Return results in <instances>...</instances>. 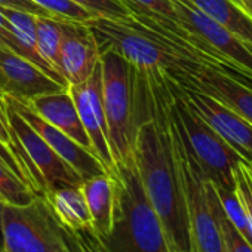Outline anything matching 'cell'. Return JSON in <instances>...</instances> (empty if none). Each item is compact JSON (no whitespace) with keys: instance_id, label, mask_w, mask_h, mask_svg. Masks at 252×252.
Returning <instances> with one entry per match:
<instances>
[{"instance_id":"6da1fadb","label":"cell","mask_w":252,"mask_h":252,"mask_svg":"<svg viewBox=\"0 0 252 252\" xmlns=\"http://www.w3.org/2000/svg\"><path fill=\"white\" fill-rule=\"evenodd\" d=\"M111 174L117 186L119 214L111 234L101 239L107 252H172L134 159L116 163Z\"/></svg>"},{"instance_id":"7a4b0ae2","label":"cell","mask_w":252,"mask_h":252,"mask_svg":"<svg viewBox=\"0 0 252 252\" xmlns=\"http://www.w3.org/2000/svg\"><path fill=\"white\" fill-rule=\"evenodd\" d=\"M2 252H82L76 231L65 227L45 196L27 205L3 202Z\"/></svg>"},{"instance_id":"3957f363","label":"cell","mask_w":252,"mask_h":252,"mask_svg":"<svg viewBox=\"0 0 252 252\" xmlns=\"http://www.w3.org/2000/svg\"><path fill=\"white\" fill-rule=\"evenodd\" d=\"M102 102L108 128V143L116 163L134 159L137 137L135 70L113 51L101 52Z\"/></svg>"},{"instance_id":"277c9868","label":"cell","mask_w":252,"mask_h":252,"mask_svg":"<svg viewBox=\"0 0 252 252\" xmlns=\"http://www.w3.org/2000/svg\"><path fill=\"white\" fill-rule=\"evenodd\" d=\"M172 117L189 155L214 186L234 190V171L243 159L180 96L174 82Z\"/></svg>"},{"instance_id":"5b68a950","label":"cell","mask_w":252,"mask_h":252,"mask_svg":"<svg viewBox=\"0 0 252 252\" xmlns=\"http://www.w3.org/2000/svg\"><path fill=\"white\" fill-rule=\"evenodd\" d=\"M172 134L184 186L191 236V249L194 252H225L224 239L211 199V181L203 177V174L189 155L187 149L184 147L183 140L175 126L174 117Z\"/></svg>"},{"instance_id":"8992f818","label":"cell","mask_w":252,"mask_h":252,"mask_svg":"<svg viewBox=\"0 0 252 252\" xmlns=\"http://www.w3.org/2000/svg\"><path fill=\"white\" fill-rule=\"evenodd\" d=\"M5 96V95H3ZM6 101L8 122L20 152L40 196L63 187L82 184V178L49 147V144L12 108Z\"/></svg>"},{"instance_id":"52a82bcc","label":"cell","mask_w":252,"mask_h":252,"mask_svg":"<svg viewBox=\"0 0 252 252\" xmlns=\"http://www.w3.org/2000/svg\"><path fill=\"white\" fill-rule=\"evenodd\" d=\"M178 23L215 52L239 77L252 85V48L189 0H171Z\"/></svg>"},{"instance_id":"ba28073f","label":"cell","mask_w":252,"mask_h":252,"mask_svg":"<svg viewBox=\"0 0 252 252\" xmlns=\"http://www.w3.org/2000/svg\"><path fill=\"white\" fill-rule=\"evenodd\" d=\"M180 96L245 160H252V125L212 95L174 83Z\"/></svg>"},{"instance_id":"9c48e42d","label":"cell","mask_w":252,"mask_h":252,"mask_svg":"<svg viewBox=\"0 0 252 252\" xmlns=\"http://www.w3.org/2000/svg\"><path fill=\"white\" fill-rule=\"evenodd\" d=\"M70 95L76 104L80 122L88 134L91 147L98 160L104 165L107 172L114 168V160L108 143V128L102 102V71L101 60L94 73L79 85L68 86Z\"/></svg>"},{"instance_id":"30bf717a","label":"cell","mask_w":252,"mask_h":252,"mask_svg":"<svg viewBox=\"0 0 252 252\" xmlns=\"http://www.w3.org/2000/svg\"><path fill=\"white\" fill-rule=\"evenodd\" d=\"M5 98L12 105V108L49 144V147L82 178V181L107 172L104 165L98 160V158L94 153H91L88 149L76 143L71 137H68L67 134L61 132L55 126L43 120L27 104L12 99L6 95Z\"/></svg>"},{"instance_id":"8fae6325","label":"cell","mask_w":252,"mask_h":252,"mask_svg":"<svg viewBox=\"0 0 252 252\" xmlns=\"http://www.w3.org/2000/svg\"><path fill=\"white\" fill-rule=\"evenodd\" d=\"M63 86L49 77L43 70L14 51L0 46V92L20 102L61 91Z\"/></svg>"},{"instance_id":"7c38bea8","label":"cell","mask_w":252,"mask_h":252,"mask_svg":"<svg viewBox=\"0 0 252 252\" xmlns=\"http://www.w3.org/2000/svg\"><path fill=\"white\" fill-rule=\"evenodd\" d=\"M177 85L199 89L212 95L252 125V85L208 64H200L196 70L177 82Z\"/></svg>"},{"instance_id":"4fadbf2b","label":"cell","mask_w":252,"mask_h":252,"mask_svg":"<svg viewBox=\"0 0 252 252\" xmlns=\"http://www.w3.org/2000/svg\"><path fill=\"white\" fill-rule=\"evenodd\" d=\"M101 60L99 46L85 23L64 21V39L60 54V73L65 83L85 82Z\"/></svg>"},{"instance_id":"5bb4252c","label":"cell","mask_w":252,"mask_h":252,"mask_svg":"<svg viewBox=\"0 0 252 252\" xmlns=\"http://www.w3.org/2000/svg\"><path fill=\"white\" fill-rule=\"evenodd\" d=\"M83 196L91 214V228L99 237L105 239L111 234L117 214L119 196L116 180L111 172L91 177L80 184Z\"/></svg>"},{"instance_id":"9a60e30c","label":"cell","mask_w":252,"mask_h":252,"mask_svg":"<svg viewBox=\"0 0 252 252\" xmlns=\"http://www.w3.org/2000/svg\"><path fill=\"white\" fill-rule=\"evenodd\" d=\"M27 105L43 120L71 137L76 143L88 149L91 153H94L68 88L40 95L27 102Z\"/></svg>"},{"instance_id":"2e32d148","label":"cell","mask_w":252,"mask_h":252,"mask_svg":"<svg viewBox=\"0 0 252 252\" xmlns=\"http://www.w3.org/2000/svg\"><path fill=\"white\" fill-rule=\"evenodd\" d=\"M5 15L9 23V30L15 39L18 54L33 64H36L40 70H43L49 77H52L55 82H58L63 86H68L64 79L55 73L40 57L39 49H37V30H36V15L20 11V9H12V8H5Z\"/></svg>"},{"instance_id":"e0dca14e","label":"cell","mask_w":252,"mask_h":252,"mask_svg":"<svg viewBox=\"0 0 252 252\" xmlns=\"http://www.w3.org/2000/svg\"><path fill=\"white\" fill-rule=\"evenodd\" d=\"M45 197L65 227L73 231L91 228V214L80 184L58 187Z\"/></svg>"},{"instance_id":"ac0fdd59","label":"cell","mask_w":252,"mask_h":252,"mask_svg":"<svg viewBox=\"0 0 252 252\" xmlns=\"http://www.w3.org/2000/svg\"><path fill=\"white\" fill-rule=\"evenodd\" d=\"M252 48V15L236 0H189Z\"/></svg>"},{"instance_id":"d6986e66","label":"cell","mask_w":252,"mask_h":252,"mask_svg":"<svg viewBox=\"0 0 252 252\" xmlns=\"http://www.w3.org/2000/svg\"><path fill=\"white\" fill-rule=\"evenodd\" d=\"M64 21L65 20H57L52 17H36L39 54L43 61L60 76V54L64 39Z\"/></svg>"},{"instance_id":"ffe728a7","label":"cell","mask_w":252,"mask_h":252,"mask_svg":"<svg viewBox=\"0 0 252 252\" xmlns=\"http://www.w3.org/2000/svg\"><path fill=\"white\" fill-rule=\"evenodd\" d=\"M37 194L0 160V197L6 203L27 205Z\"/></svg>"},{"instance_id":"44dd1931","label":"cell","mask_w":252,"mask_h":252,"mask_svg":"<svg viewBox=\"0 0 252 252\" xmlns=\"http://www.w3.org/2000/svg\"><path fill=\"white\" fill-rule=\"evenodd\" d=\"M211 199H212L215 215H217V220H218V224L221 228V234L224 239L225 252H252V245L237 231V228L227 218L212 183H211Z\"/></svg>"},{"instance_id":"7402d4cb","label":"cell","mask_w":252,"mask_h":252,"mask_svg":"<svg viewBox=\"0 0 252 252\" xmlns=\"http://www.w3.org/2000/svg\"><path fill=\"white\" fill-rule=\"evenodd\" d=\"M218 194V199L221 202V206L227 215V218L230 220V222L237 228V231L252 245V228L251 224L248 221V217L243 211V206L236 194L234 190H225L221 187L214 186Z\"/></svg>"},{"instance_id":"603a6c76","label":"cell","mask_w":252,"mask_h":252,"mask_svg":"<svg viewBox=\"0 0 252 252\" xmlns=\"http://www.w3.org/2000/svg\"><path fill=\"white\" fill-rule=\"evenodd\" d=\"M42 9L48 11L57 20H68L77 23H86L94 18L91 12L83 9L82 6L70 2V0H32Z\"/></svg>"},{"instance_id":"cb8c5ba5","label":"cell","mask_w":252,"mask_h":252,"mask_svg":"<svg viewBox=\"0 0 252 252\" xmlns=\"http://www.w3.org/2000/svg\"><path fill=\"white\" fill-rule=\"evenodd\" d=\"M70 2L82 6L94 17H102L116 21H125L131 18V11L120 0H70Z\"/></svg>"},{"instance_id":"d4e9b609","label":"cell","mask_w":252,"mask_h":252,"mask_svg":"<svg viewBox=\"0 0 252 252\" xmlns=\"http://www.w3.org/2000/svg\"><path fill=\"white\" fill-rule=\"evenodd\" d=\"M234 191L252 228V166L245 160L234 171Z\"/></svg>"},{"instance_id":"484cf974","label":"cell","mask_w":252,"mask_h":252,"mask_svg":"<svg viewBox=\"0 0 252 252\" xmlns=\"http://www.w3.org/2000/svg\"><path fill=\"white\" fill-rule=\"evenodd\" d=\"M131 12L144 14L153 18H165L178 23L171 0H120Z\"/></svg>"},{"instance_id":"4316f807","label":"cell","mask_w":252,"mask_h":252,"mask_svg":"<svg viewBox=\"0 0 252 252\" xmlns=\"http://www.w3.org/2000/svg\"><path fill=\"white\" fill-rule=\"evenodd\" d=\"M0 160H2L23 183H26L34 193H36V190H34V187H33V184H32V180H30V177L27 175V172H26V169L23 168V165L20 163V160L17 159V156L2 143L0 141ZM37 194V193H36Z\"/></svg>"},{"instance_id":"83f0119b","label":"cell","mask_w":252,"mask_h":252,"mask_svg":"<svg viewBox=\"0 0 252 252\" xmlns=\"http://www.w3.org/2000/svg\"><path fill=\"white\" fill-rule=\"evenodd\" d=\"M76 234L80 240L82 252H107L102 240L92 231V228L77 230Z\"/></svg>"},{"instance_id":"f1b7e54d","label":"cell","mask_w":252,"mask_h":252,"mask_svg":"<svg viewBox=\"0 0 252 252\" xmlns=\"http://www.w3.org/2000/svg\"><path fill=\"white\" fill-rule=\"evenodd\" d=\"M0 46H5V48L14 51L15 54H18V48H17L15 39L9 30V23H8L6 15H5L3 6H0Z\"/></svg>"},{"instance_id":"f546056e","label":"cell","mask_w":252,"mask_h":252,"mask_svg":"<svg viewBox=\"0 0 252 252\" xmlns=\"http://www.w3.org/2000/svg\"><path fill=\"white\" fill-rule=\"evenodd\" d=\"M2 211H3V199L0 197V252H2Z\"/></svg>"},{"instance_id":"4dcf8cb0","label":"cell","mask_w":252,"mask_h":252,"mask_svg":"<svg viewBox=\"0 0 252 252\" xmlns=\"http://www.w3.org/2000/svg\"><path fill=\"white\" fill-rule=\"evenodd\" d=\"M239 3L252 15V0H239Z\"/></svg>"},{"instance_id":"1f68e13d","label":"cell","mask_w":252,"mask_h":252,"mask_svg":"<svg viewBox=\"0 0 252 252\" xmlns=\"http://www.w3.org/2000/svg\"><path fill=\"white\" fill-rule=\"evenodd\" d=\"M178 252H194L193 249H190V251H178Z\"/></svg>"},{"instance_id":"d6a6232c","label":"cell","mask_w":252,"mask_h":252,"mask_svg":"<svg viewBox=\"0 0 252 252\" xmlns=\"http://www.w3.org/2000/svg\"><path fill=\"white\" fill-rule=\"evenodd\" d=\"M249 165H251V166H252V160H251V162H249Z\"/></svg>"},{"instance_id":"836d02e7","label":"cell","mask_w":252,"mask_h":252,"mask_svg":"<svg viewBox=\"0 0 252 252\" xmlns=\"http://www.w3.org/2000/svg\"><path fill=\"white\" fill-rule=\"evenodd\" d=\"M237 2H239V0H237Z\"/></svg>"}]
</instances>
